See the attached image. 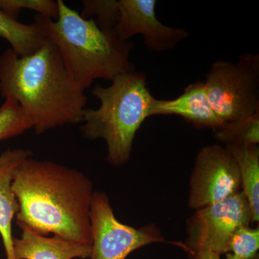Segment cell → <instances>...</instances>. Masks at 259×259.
<instances>
[{"instance_id":"cell-1","label":"cell","mask_w":259,"mask_h":259,"mask_svg":"<svg viewBox=\"0 0 259 259\" xmlns=\"http://www.w3.org/2000/svg\"><path fill=\"white\" fill-rule=\"evenodd\" d=\"M13 190L19 227L92 246L90 207L95 192L82 172L31 156L15 170Z\"/></svg>"},{"instance_id":"cell-2","label":"cell","mask_w":259,"mask_h":259,"mask_svg":"<svg viewBox=\"0 0 259 259\" xmlns=\"http://www.w3.org/2000/svg\"><path fill=\"white\" fill-rule=\"evenodd\" d=\"M0 93L18 102L37 135L81 123L88 102L49 38L29 55L8 49L0 56Z\"/></svg>"},{"instance_id":"cell-3","label":"cell","mask_w":259,"mask_h":259,"mask_svg":"<svg viewBox=\"0 0 259 259\" xmlns=\"http://www.w3.org/2000/svg\"><path fill=\"white\" fill-rule=\"evenodd\" d=\"M57 3V20L36 14L33 22L55 44L80 88L85 91L94 80L112 81L119 75L135 71L130 60L132 42L120 40L114 31L102 30L93 18H83L62 0Z\"/></svg>"},{"instance_id":"cell-4","label":"cell","mask_w":259,"mask_h":259,"mask_svg":"<svg viewBox=\"0 0 259 259\" xmlns=\"http://www.w3.org/2000/svg\"><path fill=\"white\" fill-rule=\"evenodd\" d=\"M111 81L110 86L97 84L92 90L100 106L85 109L80 131L86 139L104 140L107 161L120 166L129 161L140 127L153 115L156 99L148 90L144 73L130 71Z\"/></svg>"},{"instance_id":"cell-5","label":"cell","mask_w":259,"mask_h":259,"mask_svg":"<svg viewBox=\"0 0 259 259\" xmlns=\"http://www.w3.org/2000/svg\"><path fill=\"white\" fill-rule=\"evenodd\" d=\"M204 83L213 110L223 122L258 113V55L243 54L235 63L215 61Z\"/></svg>"},{"instance_id":"cell-6","label":"cell","mask_w":259,"mask_h":259,"mask_svg":"<svg viewBox=\"0 0 259 259\" xmlns=\"http://www.w3.org/2000/svg\"><path fill=\"white\" fill-rule=\"evenodd\" d=\"M250 222L249 204L243 192H238L197 209L187 223V239L182 247L192 256L203 252L221 256L228 253L233 233L241 227L249 226Z\"/></svg>"},{"instance_id":"cell-7","label":"cell","mask_w":259,"mask_h":259,"mask_svg":"<svg viewBox=\"0 0 259 259\" xmlns=\"http://www.w3.org/2000/svg\"><path fill=\"white\" fill-rule=\"evenodd\" d=\"M90 222L93 244L88 259H125L145 245L163 241L156 228L147 226L137 229L120 222L103 192H94Z\"/></svg>"},{"instance_id":"cell-8","label":"cell","mask_w":259,"mask_h":259,"mask_svg":"<svg viewBox=\"0 0 259 259\" xmlns=\"http://www.w3.org/2000/svg\"><path fill=\"white\" fill-rule=\"evenodd\" d=\"M239 170L229 150L220 145L199 151L190 181L189 205L199 209L240 192Z\"/></svg>"},{"instance_id":"cell-9","label":"cell","mask_w":259,"mask_h":259,"mask_svg":"<svg viewBox=\"0 0 259 259\" xmlns=\"http://www.w3.org/2000/svg\"><path fill=\"white\" fill-rule=\"evenodd\" d=\"M156 0H119V18L115 28L116 35L128 41L136 35L144 36L150 50L160 52L171 50L179 42L188 38L185 29L163 25L156 18Z\"/></svg>"},{"instance_id":"cell-10","label":"cell","mask_w":259,"mask_h":259,"mask_svg":"<svg viewBox=\"0 0 259 259\" xmlns=\"http://www.w3.org/2000/svg\"><path fill=\"white\" fill-rule=\"evenodd\" d=\"M156 115L181 116L195 127H210L214 131L223 124L213 110L202 81L191 83L174 100L156 99L153 115Z\"/></svg>"},{"instance_id":"cell-11","label":"cell","mask_w":259,"mask_h":259,"mask_svg":"<svg viewBox=\"0 0 259 259\" xmlns=\"http://www.w3.org/2000/svg\"><path fill=\"white\" fill-rule=\"evenodd\" d=\"M31 156L32 151L24 148H9L0 154V236L6 259H15L13 221L19 205L13 190V177L19 165Z\"/></svg>"},{"instance_id":"cell-12","label":"cell","mask_w":259,"mask_h":259,"mask_svg":"<svg viewBox=\"0 0 259 259\" xmlns=\"http://www.w3.org/2000/svg\"><path fill=\"white\" fill-rule=\"evenodd\" d=\"M20 228L21 237L13 238L15 259H88L91 255V245L42 236L26 226Z\"/></svg>"},{"instance_id":"cell-13","label":"cell","mask_w":259,"mask_h":259,"mask_svg":"<svg viewBox=\"0 0 259 259\" xmlns=\"http://www.w3.org/2000/svg\"><path fill=\"white\" fill-rule=\"evenodd\" d=\"M239 170L243 194L248 201L252 222L259 220V149L257 145H226Z\"/></svg>"},{"instance_id":"cell-14","label":"cell","mask_w":259,"mask_h":259,"mask_svg":"<svg viewBox=\"0 0 259 259\" xmlns=\"http://www.w3.org/2000/svg\"><path fill=\"white\" fill-rule=\"evenodd\" d=\"M0 37L9 42L20 56L31 54L42 47L47 37L37 24L20 23L0 10Z\"/></svg>"},{"instance_id":"cell-15","label":"cell","mask_w":259,"mask_h":259,"mask_svg":"<svg viewBox=\"0 0 259 259\" xmlns=\"http://www.w3.org/2000/svg\"><path fill=\"white\" fill-rule=\"evenodd\" d=\"M214 132L215 137L226 145H257L259 142V112L250 117L223 122Z\"/></svg>"},{"instance_id":"cell-16","label":"cell","mask_w":259,"mask_h":259,"mask_svg":"<svg viewBox=\"0 0 259 259\" xmlns=\"http://www.w3.org/2000/svg\"><path fill=\"white\" fill-rule=\"evenodd\" d=\"M32 128L31 121L18 102L6 97L0 107V141L17 137Z\"/></svg>"},{"instance_id":"cell-17","label":"cell","mask_w":259,"mask_h":259,"mask_svg":"<svg viewBox=\"0 0 259 259\" xmlns=\"http://www.w3.org/2000/svg\"><path fill=\"white\" fill-rule=\"evenodd\" d=\"M80 15L83 18H92L96 16L95 23L104 30L115 32L119 18L117 1L115 0H84Z\"/></svg>"},{"instance_id":"cell-18","label":"cell","mask_w":259,"mask_h":259,"mask_svg":"<svg viewBox=\"0 0 259 259\" xmlns=\"http://www.w3.org/2000/svg\"><path fill=\"white\" fill-rule=\"evenodd\" d=\"M22 10H32L37 15L56 20L59 17L57 1L53 0H0V10L18 20Z\"/></svg>"},{"instance_id":"cell-19","label":"cell","mask_w":259,"mask_h":259,"mask_svg":"<svg viewBox=\"0 0 259 259\" xmlns=\"http://www.w3.org/2000/svg\"><path fill=\"white\" fill-rule=\"evenodd\" d=\"M259 248L258 228L243 226L232 235L228 243V253L244 259H254Z\"/></svg>"},{"instance_id":"cell-20","label":"cell","mask_w":259,"mask_h":259,"mask_svg":"<svg viewBox=\"0 0 259 259\" xmlns=\"http://www.w3.org/2000/svg\"><path fill=\"white\" fill-rule=\"evenodd\" d=\"M193 257L195 259H221V255L215 254V253H209V252L197 253Z\"/></svg>"},{"instance_id":"cell-21","label":"cell","mask_w":259,"mask_h":259,"mask_svg":"<svg viewBox=\"0 0 259 259\" xmlns=\"http://www.w3.org/2000/svg\"><path fill=\"white\" fill-rule=\"evenodd\" d=\"M226 259H244L239 258V257L236 256V255L232 254L231 253H226Z\"/></svg>"}]
</instances>
